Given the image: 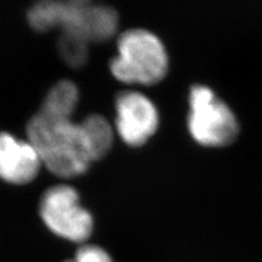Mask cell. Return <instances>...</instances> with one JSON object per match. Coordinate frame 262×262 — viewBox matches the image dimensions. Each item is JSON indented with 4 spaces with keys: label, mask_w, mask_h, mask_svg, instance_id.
Here are the masks:
<instances>
[{
    "label": "cell",
    "mask_w": 262,
    "mask_h": 262,
    "mask_svg": "<svg viewBox=\"0 0 262 262\" xmlns=\"http://www.w3.org/2000/svg\"><path fill=\"white\" fill-rule=\"evenodd\" d=\"M27 135L41 164L60 178L79 176L93 162L81 123H72L71 118L39 111L29 120Z\"/></svg>",
    "instance_id": "1"
},
{
    "label": "cell",
    "mask_w": 262,
    "mask_h": 262,
    "mask_svg": "<svg viewBox=\"0 0 262 262\" xmlns=\"http://www.w3.org/2000/svg\"><path fill=\"white\" fill-rule=\"evenodd\" d=\"M28 22L35 31L61 28L88 42H101L112 38L118 27L117 11L110 6L89 2H40L28 11Z\"/></svg>",
    "instance_id": "2"
},
{
    "label": "cell",
    "mask_w": 262,
    "mask_h": 262,
    "mask_svg": "<svg viewBox=\"0 0 262 262\" xmlns=\"http://www.w3.org/2000/svg\"><path fill=\"white\" fill-rule=\"evenodd\" d=\"M118 54L111 72L126 84H157L168 71V55L163 42L146 29H130L118 39Z\"/></svg>",
    "instance_id": "3"
},
{
    "label": "cell",
    "mask_w": 262,
    "mask_h": 262,
    "mask_svg": "<svg viewBox=\"0 0 262 262\" xmlns=\"http://www.w3.org/2000/svg\"><path fill=\"white\" fill-rule=\"evenodd\" d=\"M191 113L188 129L196 142L204 146H226L238 135L233 112L208 86L195 85L189 94Z\"/></svg>",
    "instance_id": "4"
},
{
    "label": "cell",
    "mask_w": 262,
    "mask_h": 262,
    "mask_svg": "<svg viewBox=\"0 0 262 262\" xmlns=\"http://www.w3.org/2000/svg\"><path fill=\"white\" fill-rule=\"evenodd\" d=\"M40 216L51 232L74 243L86 241L94 228L93 217L80 205L78 192L66 185L49 188L42 194Z\"/></svg>",
    "instance_id": "5"
},
{
    "label": "cell",
    "mask_w": 262,
    "mask_h": 262,
    "mask_svg": "<svg viewBox=\"0 0 262 262\" xmlns=\"http://www.w3.org/2000/svg\"><path fill=\"white\" fill-rule=\"evenodd\" d=\"M117 130L129 146H142L158 127V112L145 95L136 91H124L116 102Z\"/></svg>",
    "instance_id": "6"
},
{
    "label": "cell",
    "mask_w": 262,
    "mask_h": 262,
    "mask_svg": "<svg viewBox=\"0 0 262 262\" xmlns=\"http://www.w3.org/2000/svg\"><path fill=\"white\" fill-rule=\"evenodd\" d=\"M41 160L29 142L0 133V179L14 185H25L38 175Z\"/></svg>",
    "instance_id": "7"
},
{
    "label": "cell",
    "mask_w": 262,
    "mask_h": 262,
    "mask_svg": "<svg viewBox=\"0 0 262 262\" xmlns=\"http://www.w3.org/2000/svg\"><path fill=\"white\" fill-rule=\"evenodd\" d=\"M78 98V88L72 81L62 80L49 91L40 111L51 116L71 118L77 107Z\"/></svg>",
    "instance_id": "8"
},
{
    "label": "cell",
    "mask_w": 262,
    "mask_h": 262,
    "mask_svg": "<svg viewBox=\"0 0 262 262\" xmlns=\"http://www.w3.org/2000/svg\"><path fill=\"white\" fill-rule=\"evenodd\" d=\"M81 126L86 136L93 162L103 158L113 143L112 127L102 116L97 114L85 118Z\"/></svg>",
    "instance_id": "9"
},
{
    "label": "cell",
    "mask_w": 262,
    "mask_h": 262,
    "mask_svg": "<svg viewBox=\"0 0 262 262\" xmlns=\"http://www.w3.org/2000/svg\"><path fill=\"white\" fill-rule=\"evenodd\" d=\"M88 44L89 42L83 38L70 33H62L58 40V52L72 67H80L88 58Z\"/></svg>",
    "instance_id": "10"
},
{
    "label": "cell",
    "mask_w": 262,
    "mask_h": 262,
    "mask_svg": "<svg viewBox=\"0 0 262 262\" xmlns=\"http://www.w3.org/2000/svg\"><path fill=\"white\" fill-rule=\"evenodd\" d=\"M66 262H113L107 251L96 245H84L75 254L74 260Z\"/></svg>",
    "instance_id": "11"
}]
</instances>
